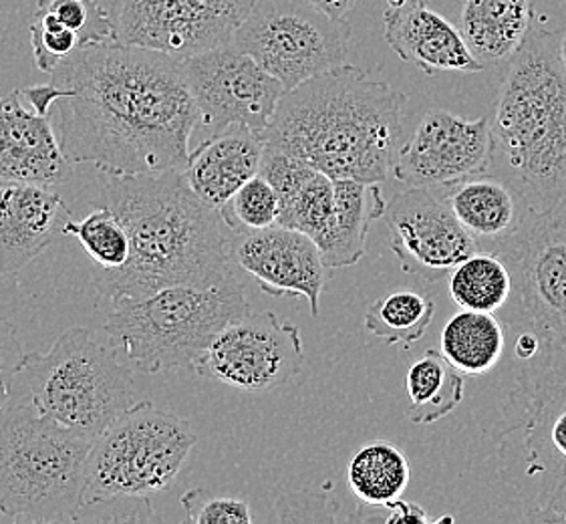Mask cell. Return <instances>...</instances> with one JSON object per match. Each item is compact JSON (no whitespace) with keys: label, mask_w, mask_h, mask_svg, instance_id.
Instances as JSON below:
<instances>
[{"label":"cell","mask_w":566,"mask_h":524,"mask_svg":"<svg viewBox=\"0 0 566 524\" xmlns=\"http://www.w3.org/2000/svg\"><path fill=\"white\" fill-rule=\"evenodd\" d=\"M103 202L129 234L124 266L93 271L95 291L109 303L166 286H212L237 279L220 210L193 192L184 170L107 176Z\"/></svg>","instance_id":"2"},{"label":"cell","mask_w":566,"mask_h":524,"mask_svg":"<svg viewBox=\"0 0 566 524\" xmlns=\"http://www.w3.org/2000/svg\"><path fill=\"white\" fill-rule=\"evenodd\" d=\"M188 420L149 401L134 404L91 446L81 506L99 501L149 499L168 489L196 446Z\"/></svg>","instance_id":"9"},{"label":"cell","mask_w":566,"mask_h":524,"mask_svg":"<svg viewBox=\"0 0 566 524\" xmlns=\"http://www.w3.org/2000/svg\"><path fill=\"white\" fill-rule=\"evenodd\" d=\"M256 0H114L115 41L176 59L234 41Z\"/></svg>","instance_id":"12"},{"label":"cell","mask_w":566,"mask_h":524,"mask_svg":"<svg viewBox=\"0 0 566 524\" xmlns=\"http://www.w3.org/2000/svg\"><path fill=\"white\" fill-rule=\"evenodd\" d=\"M500 476L526 521L566 524V343L521 361L494 432Z\"/></svg>","instance_id":"5"},{"label":"cell","mask_w":566,"mask_h":524,"mask_svg":"<svg viewBox=\"0 0 566 524\" xmlns=\"http://www.w3.org/2000/svg\"><path fill=\"white\" fill-rule=\"evenodd\" d=\"M14 389L11 399L91 438L134 406L132 369L83 327L65 331L46 354H27Z\"/></svg>","instance_id":"8"},{"label":"cell","mask_w":566,"mask_h":524,"mask_svg":"<svg viewBox=\"0 0 566 524\" xmlns=\"http://www.w3.org/2000/svg\"><path fill=\"white\" fill-rule=\"evenodd\" d=\"M261 174L281 200L279 224L305 232L315 242L323 239L335 208V180L311 164L266 146Z\"/></svg>","instance_id":"23"},{"label":"cell","mask_w":566,"mask_h":524,"mask_svg":"<svg viewBox=\"0 0 566 524\" xmlns=\"http://www.w3.org/2000/svg\"><path fill=\"white\" fill-rule=\"evenodd\" d=\"M71 218L67 205L51 188L0 184V279L41 256L63 237Z\"/></svg>","instance_id":"20"},{"label":"cell","mask_w":566,"mask_h":524,"mask_svg":"<svg viewBox=\"0 0 566 524\" xmlns=\"http://www.w3.org/2000/svg\"><path fill=\"white\" fill-rule=\"evenodd\" d=\"M36 9L55 14L61 23L80 34L83 46L115 41L112 12L97 0H36Z\"/></svg>","instance_id":"33"},{"label":"cell","mask_w":566,"mask_h":524,"mask_svg":"<svg viewBox=\"0 0 566 524\" xmlns=\"http://www.w3.org/2000/svg\"><path fill=\"white\" fill-rule=\"evenodd\" d=\"M408 418L416 426H430L450 416L464 399V374L442 352L428 349L409 365L406 376Z\"/></svg>","instance_id":"27"},{"label":"cell","mask_w":566,"mask_h":524,"mask_svg":"<svg viewBox=\"0 0 566 524\" xmlns=\"http://www.w3.org/2000/svg\"><path fill=\"white\" fill-rule=\"evenodd\" d=\"M443 195L478 251L496 254L534 214L521 192L492 171L448 186Z\"/></svg>","instance_id":"21"},{"label":"cell","mask_w":566,"mask_h":524,"mask_svg":"<svg viewBox=\"0 0 566 524\" xmlns=\"http://www.w3.org/2000/svg\"><path fill=\"white\" fill-rule=\"evenodd\" d=\"M220 217L224 220L227 229L237 237L271 229L279 224L281 200L272 184L259 171L220 208Z\"/></svg>","instance_id":"32"},{"label":"cell","mask_w":566,"mask_h":524,"mask_svg":"<svg viewBox=\"0 0 566 524\" xmlns=\"http://www.w3.org/2000/svg\"><path fill=\"white\" fill-rule=\"evenodd\" d=\"M95 438L9 399L0 408V509L17 523H75Z\"/></svg>","instance_id":"7"},{"label":"cell","mask_w":566,"mask_h":524,"mask_svg":"<svg viewBox=\"0 0 566 524\" xmlns=\"http://www.w3.org/2000/svg\"><path fill=\"white\" fill-rule=\"evenodd\" d=\"M565 2H566V0H565Z\"/></svg>","instance_id":"43"},{"label":"cell","mask_w":566,"mask_h":524,"mask_svg":"<svg viewBox=\"0 0 566 524\" xmlns=\"http://www.w3.org/2000/svg\"><path fill=\"white\" fill-rule=\"evenodd\" d=\"M406 103L386 81L345 63L284 92L262 142L333 180L384 184L403 144Z\"/></svg>","instance_id":"3"},{"label":"cell","mask_w":566,"mask_h":524,"mask_svg":"<svg viewBox=\"0 0 566 524\" xmlns=\"http://www.w3.org/2000/svg\"><path fill=\"white\" fill-rule=\"evenodd\" d=\"M181 509L186 523L193 524H250L249 502L232 496H212L202 489H193L181 494Z\"/></svg>","instance_id":"35"},{"label":"cell","mask_w":566,"mask_h":524,"mask_svg":"<svg viewBox=\"0 0 566 524\" xmlns=\"http://www.w3.org/2000/svg\"><path fill=\"white\" fill-rule=\"evenodd\" d=\"M448 286L458 307L499 313L512 295V274L499 254L478 251L453 269Z\"/></svg>","instance_id":"29"},{"label":"cell","mask_w":566,"mask_h":524,"mask_svg":"<svg viewBox=\"0 0 566 524\" xmlns=\"http://www.w3.org/2000/svg\"><path fill=\"white\" fill-rule=\"evenodd\" d=\"M202 126L212 134L247 127L262 136L283 97V83L237 46L181 59Z\"/></svg>","instance_id":"14"},{"label":"cell","mask_w":566,"mask_h":524,"mask_svg":"<svg viewBox=\"0 0 566 524\" xmlns=\"http://www.w3.org/2000/svg\"><path fill=\"white\" fill-rule=\"evenodd\" d=\"M305 361L301 329L274 313L244 315L224 329L198 357L193 374L250 394L289 384Z\"/></svg>","instance_id":"13"},{"label":"cell","mask_w":566,"mask_h":524,"mask_svg":"<svg viewBox=\"0 0 566 524\" xmlns=\"http://www.w3.org/2000/svg\"><path fill=\"white\" fill-rule=\"evenodd\" d=\"M492 164L490 119L446 109L426 115L397 151L391 176L408 188H448L486 174Z\"/></svg>","instance_id":"15"},{"label":"cell","mask_w":566,"mask_h":524,"mask_svg":"<svg viewBox=\"0 0 566 524\" xmlns=\"http://www.w3.org/2000/svg\"><path fill=\"white\" fill-rule=\"evenodd\" d=\"M384 220L403 273L438 281L478 252L443 188H408L387 202Z\"/></svg>","instance_id":"16"},{"label":"cell","mask_w":566,"mask_h":524,"mask_svg":"<svg viewBox=\"0 0 566 524\" xmlns=\"http://www.w3.org/2000/svg\"><path fill=\"white\" fill-rule=\"evenodd\" d=\"M352 36L345 19H333L305 0H256L232 45L289 92L345 65Z\"/></svg>","instance_id":"10"},{"label":"cell","mask_w":566,"mask_h":524,"mask_svg":"<svg viewBox=\"0 0 566 524\" xmlns=\"http://www.w3.org/2000/svg\"><path fill=\"white\" fill-rule=\"evenodd\" d=\"M73 178L51 115L34 112L14 90L0 97V184L55 188Z\"/></svg>","instance_id":"18"},{"label":"cell","mask_w":566,"mask_h":524,"mask_svg":"<svg viewBox=\"0 0 566 524\" xmlns=\"http://www.w3.org/2000/svg\"><path fill=\"white\" fill-rule=\"evenodd\" d=\"M436 305L418 291H396L377 298L363 315V327L384 342L413 345L430 329Z\"/></svg>","instance_id":"30"},{"label":"cell","mask_w":566,"mask_h":524,"mask_svg":"<svg viewBox=\"0 0 566 524\" xmlns=\"http://www.w3.org/2000/svg\"><path fill=\"white\" fill-rule=\"evenodd\" d=\"M506 349V329L494 313H455L442 331V354L464 376H486Z\"/></svg>","instance_id":"26"},{"label":"cell","mask_w":566,"mask_h":524,"mask_svg":"<svg viewBox=\"0 0 566 524\" xmlns=\"http://www.w3.org/2000/svg\"><path fill=\"white\" fill-rule=\"evenodd\" d=\"M2 521H9V518H7V514L2 513V509H0V523H2Z\"/></svg>","instance_id":"42"},{"label":"cell","mask_w":566,"mask_h":524,"mask_svg":"<svg viewBox=\"0 0 566 524\" xmlns=\"http://www.w3.org/2000/svg\"><path fill=\"white\" fill-rule=\"evenodd\" d=\"M387 202L381 184L335 180V208L318 249L328 269L353 266L365 254L369 224L384 218Z\"/></svg>","instance_id":"25"},{"label":"cell","mask_w":566,"mask_h":524,"mask_svg":"<svg viewBox=\"0 0 566 524\" xmlns=\"http://www.w3.org/2000/svg\"><path fill=\"white\" fill-rule=\"evenodd\" d=\"M490 170L534 214L566 198V71L563 31L533 24L506 65L490 122Z\"/></svg>","instance_id":"4"},{"label":"cell","mask_w":566,"mask_h":524,"mask_svg":"<svg viewBox=\"0 0 566 524\" xmlns=\"http://www.w3.org/2000/svg\"><path fill=\"white\" fill-rule=\"evenodd\" d=\"M232 259L244 273L256 279L262 293L306 298L311 315L317 319L331 269L308 234L281 224L247 232L232 244Z\"/></svg>","instance_id":"17"},{"label":"cell","mask_w":566,"mask_h":524,"mask_svg":"<svg viewBox=\"0 0 566 524\" xmlns=\"http://www.w3.org/2000/svg\"><path fill=\"white\" fill-rule=\"evenodd\" d=\"M339 504L327 492L284 494L274 504V518L281 523H335Z\"/></svg>","instance_id":"36"},{"label":"cell","mask_w":566,"mask_h":524,"mask_svg":"<svg viewBox=\"0 0 566 524\" xmlns=\"http://www.w3.org/2000/svg\"><path fill=\"white\" fill-rule=\"evenodd\" d=\"M24 359L27 354L23 343L19 342L17 327L11 321L0 317V408L11 399Z\"/></svg>","instance_id":"38"},{"label":"cell","mask_w":566,"mask_h":524,"mask_svg":"<svg viewBox=\"0 0 566 524\" xmlns=\"http://www.w3.org/2000/svg\"><path fill=\"white\" fill-rule=\"evenodd\" d=\"M531 0H464L460 33L482 67H502L533 29Z\"/></svg>","instance_id":"24"},{"label":"cell","mask_w":566,"mask_h":524,"mask_svg":"<svg viewBox=\"0 0 566 524\" xmlns=\"http://www.w3.org/2000/svg\"><path fill=\"white\" fill-rule=\"evenodd\" d=\"M386 514H381V523L401 524V523H442V521H452V518H430V514L426 513L416 502L397 501L389 502L386 506H381Z\"/></svg>","instance_id":"39"},{"label":"cell","mask_w":566,"mask_h":524,"mask_svg":"<svg viewBox=\"0 0 566 524\" xmlns=\"http://www.w3.org/2000/svg\"><path fill=\"white\" fill-rule=\"evenodd\" d=\"M264 142L247 127L212 134L190 151L186 178L206 205L220 210L250 178L261 171Z\"/></svg>","instance_id":"22"},{"label":"cell","mask_w":566,"mask_h":524,"mask_svg":"<svg viewBox=\"0 0 566 524\" xmlns=\"http://www.w3.org/2000/svg\"><path fill=\"white\" fill-rule=\"evenodd\" d=\"M411 479L409 460L396 444L375 440L363 446L347 467L355 499L365 506H386L403 496Z\"/></svg>","instance_id":"28"},{"label":"cell","mask_w":566,"mask_h":524,"mask_svg":"<svg viewBox=\"0 0 566 524\" xmlns=\"http://www.w3.org/2000/svg\"><path fill=\"white\" fill-rule=\"evenodd\" d=\"M305 2L313 4L315 9L333 19H345V14L352 12L359 0H305Z\"/></svg>","instance_id":"40"},{"label":"cell","mask_w":566,"mask_h":524,"mask_svg":"<svg viewBox=\"0 0 566 524\" xmlns=\"http://www.w3.org/2000/svg\"><path fill=\"white\" fill-rule=\"evenodd\" d=\"M512 274V295L500 308L516 333L566 343V198L533 214L499 252Z\"/></svg>","instance_id":"11"},{"label":"cell","mask_w":566,"mask_h":524,"mask_svg":"<svg viewBox=\"0 0 566 524\" xmlns=\"http://www.w3.org/2000/svg\"><path fill=\"white\" fill-rule=\"evenodd\" d=\"M67 90L57 134L67 160L107 176L186 170L202 124L181 59L117 41L77 49L51 73Z\"/></svg>","instance_id":"1"},{"label":"cell","mask_w":566,"mask_h":524,"mask_svg":"<svg viewBox=\"0 0 566 524\" xmlns=\"http://www.w3.org/2000/svg\"><path fill=\"white\" fill-rule=\"evenodd\" d=\"M563 61H565V71H566V29L563 31Z\"/></svg>","instance_id":"41"},{"label":"cell","mask_w":566,"mask_h":524,"mask_svg":"<svg viewBox=\"0 0 566 524\" xmlns=\"http://www.w3.org/2000/svg\"><path fill=\"white\" fill-rule=\"evenodd\" d=\"M249 313L239 279L212 286H166L149 295L112 301L105 333L139 374L193 371L216 335Z\"/></svg>","instance_id":"6"},{"label":"cell","mask_w":566,"mask_h":524,"mask_svg":"<svg viewBox=\"0 0 566 524\" xmlns=\"http://www.w3.org/2000/svg\"><path fill=\"white\" fill-rule=\"evenodd\" d=\"M154 511L149 499H119V501H99L83 504L77 511V521H97V523H119V521H151Z\"/></svg>","instance_id":"37"},{"label":"cell","mask_w":566,"mask_h":524,"mask_svg":"<svg viewBox=\"0 0 566 524\" xmlns=\"http://www.w3.org/2000/svg\"><path fill=\"white\" fill-rule=\"evenodd\" d=\"M34 65L43 73H53L61 61L71 57L83 46L80 34L61 23L55 14L43 9H34L29 24Z\"/></svg>","instance_id":"34"},{"label":"cell","mask_w":566,"mask_h":524,"mask_svg":"<svg viewBox=\"0 0 566 524\" xmlns=\"http://www.w3.org/2000/svg\"><path fill=\"white\" fill-rule=\"evenodd\" d=\"M384 24L387 45L397 57L426 75L484 71L460 29L431 11L430 0H387Z\"/></svg>","instance_id":"19"},{"label":"cell","mask_w":566,"mask_h":524,"mask_svg":"<svg viewBox=\"0 0 566 524\" xmlns=\"http://www.w3.org/2000/svg\"><path fill=\"white\" fill-rule=\"evenodd\" d=\"M63 237L77 240L95 266L122 269L129 259V234L112 208L103 205L83 220H69Z\"/></svg>","instance_id":"31"}]
</instances>
